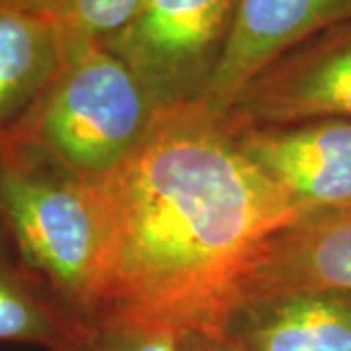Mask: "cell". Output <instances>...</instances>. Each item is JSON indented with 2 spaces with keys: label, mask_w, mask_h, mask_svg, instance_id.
Masks as SVG:
<instances>
[{
  "label": "cell",
  "mask_w": 351,
  "mask_h": 351,
  "mask_svg": "<svg viewBox=\"0 0 351 351\" xmlns=\"http://www.w3.org/2000/svg\"><path fill=\"white\" fill-rule=\"evenodd\" d=\"M242 0H143L106 49L117 55L160 113L197 106L213 82Z\"/></svg>",
  "instance_id": "277c9868"
},
{
  "label": "cell",
  "mask_w": 351,
  "mask_h": 351,
  "mask_svg": "<svg viewBox=\"0 0 351 351\" xmlns=\"http://www.w3.org/2000/svg\"><path fill=\"white\" fill-rule=\"evenodd\" d=\"M348 18L351 0H242L223 61L197 106L215 117H223L267 64Z\"/></svg>",
  "instance_id": "52a82bcc"
},
{
  "label": "cell",
  "mask_w": 351,
  "mask_h": 351,
  "mask_svg": "<svg viewBox=\"0 0 351 351\" xmlns=\"http://www.w3.org/2000/svg\"><path fill=\"white\" fill-rule=\"evenodd\" d=\"M232 135L299 221L351 207V119L248 127Z\"/></svg>",
  "instance_id": "8992f818"
},
{
  "label": "cell",
  "mask_w": 351,
  "mask_h": 351,
  "mask_svg": "<svg viewBox=\"0 0 351 351\" xmlns=\"http://www.w3.org/2000/svg\"><path fill=\"white\" fill-rule=\"evenodd\" d=\"M61 0H0L2 6H12V8H22L27 12H38L53 16L57 10Z\"/></svg>",
  "instance_id": "9a60e30c"
},
{
  "label": "cell",
  "mask_w": 351,
  "mask_h": 351,
  "mask_svg": "<svg viewBox=\"0 0 351 351\" xmlns=\"http://www.w3.org/2000/svg\"><path fill=\"white\" fill-rule=\"evenodd\" d=\"M223 334L244 351H351V291L252 293L226 316Z\"/></svg>",
  "instance_id": "ba28073f"
},
{
  "label": "cell",
  "mask_w": 351,
  "mask_h": 351,
  "mask_svg": "<svg viewBox=\"0 0 351 351\" xmlns=\"http://www.w3.org/2000/svg\"><path fill=\"white\" fill-rule=\"evenodd\" d=\"M98 189L100 314L151 318L180 332H223L271 240L299 221L225 121L201 106L160 113Z\"/></svg>",
  "instance_id": "6da1fadb"
},
{
  "label": "cell",
  "mask_w": 351,
  "mask_h": 351,
  "mask_svg": "<svg viewBox=\"0 0 351 351\" xmlns=\"http://www.w3.org/2000/svg\"><path fill=\"white\" fill-rule=\"evenodd\" d=\"M219 119L232 133L313 119H351V18L267 64Z\"/></svg>",
  "instance_id": "5b68a950"
},
{
  "label": "cell",
  "mask_w": 351,
  "mask_h": 351,
  "mask_svg": "<svg viewBox=\"0 0 351 351\" xmlns=\"http://www.w3.org/2000/svg\"><path fill=\"white\" fill-rule=\"evenodd\" d=\"M182 334L151 318L104 313L55 351H180Z\"/></svg>",
  "instance_id": "4fadbf2b"
},
{
  "label": "cell",
  "mask_w": 351,
  "mask_h": 351,
  "mask_svg": "<svg viewBox=\"0 0 351 351\" xmlns=\"http://www.w3.org/2000/svg\"><path fill=\"white\" fill-rule=\"evenodd\" d=\"M143 6V0H61L53 18L63 39L64 61L76 53L106 47Z\"/></svg>",
  "instance_id": "7c38bea8"
},
{
  "label": "cell",
  "mask_w": 351,
  "mask_h": 351,
  "mask_svg": "<svg viewBox=\"0 0 351 351\" xmlns=\"http://www.w3.org/2000/svg\"><path fill=\"white\" fill-rule=\"evenodd\" d=\"M63 64L53 16L0 4V143L22 129Z\"/></svg>",
  "instance_id": "30bf717a"
},
{
  "label": "cell",
  "mask_w": 351,
  "mask_h": 351,
  "mask_svg": "<svg viewBox=\"0 0 351 351\" xmlns=\"http://www.w3.org/2000/svg\"><path fill=\"white\" fill-rule=\"evenodd\" d=\"M0 230L84 324L100 314L106 232L98 182L27 138H8L0 143Z\"/></svg>",
  "instance_id": "7a4b0ae2"
},
{
  "label": "cell",
  "mask_w": 351,
  "mask_h": 351,
  "mask_svg": "<svg viewBox=\"0 0 351 351\" xmlns=\"http://www.w3.org/2000/svg\"><path fill=\"white\" fill-rule=\"evenodd\" d=\"M158 115L135 73L110 49L92 47L64 61L14 137L36 143L78 176L100 182L143 143Z\"/></svg>",
  "instance_id": "3957f363"
},
{
  "label": "cell",
  "mask_w": 351,
  "mask_h": 351,
  "mask_svg": "<svg viewBox=\"0 0 351 351\" xmlns=\"http://www.w3.org/2000/svg\"><path fill=\"white\" fill-rule=\"evenodd\" d=\"M180 351H244L223 332L189 330L182 334Z\"/></svg>",
  "instance_id": "5bb4252c"
},
{
  "label": "cell",
  "mask_w": 351,
  "mask_h": 351,
  "mask_svg": "<svg viewBox=\"0 0 351 351\" xmlns=\"http://www.w3.org/2000/svg\"><path fill=\"white\" fill-rule=\"evenodd\" d=\"M84 322L14 250L0 230V343L59 350Z\"/></svg>",
  "instance_id": "8fae6325"
},
{
  "label": "cell",
  "mask_w": 351,
  "mask_h": 351,
  "mask_svg": "<svg viewBox=\"0 0 351 351\" xmlns=\"http://www.w3.org/2000/svg\"><path fill=\"white\" fill-rule=\"evenodd\" d=\"M291 287L351 291V207L306 217L279 232L242 297Z\"/></svg>",
  "instance_id": "9c48e42d"
}]
</instances>
